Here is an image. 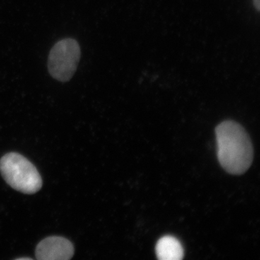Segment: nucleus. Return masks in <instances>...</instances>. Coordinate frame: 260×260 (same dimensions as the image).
I'll return each instance as SVG.
<instances>
[{
	"label": "nucleus",
	"instance_id": "1",
	"mask_svg": "<svg viewBox=\"0 0 260 260\" xmlns=\"http://www.w3.org/2000/svg\"><path fill=\"white\" fill-rule=\"evenodd\" d=\"M215 135L221 167L229 174H244L254 158L252 144L245 129L236 121H225L217 126Z\"/></svg>",
	"mask_w": 260,
	"mask_h": 260
},
{
	"label": "nucleus",
	"instance_id": "2",
	"mask_svg": "<svg viewBox=\"0 0 260 260\" xmlns=\"http://www.w3.org/2000/svg\"><path fill=\"white\" fill-rule=\"evenodd\" d=\"M0 172L11 187L24 194H34L42 188L37 168L20 154L9 153L0 159Z\"/></svg>",
	"mask_w": 260,
	"mask_h": 260
},
{
	"label": "nucleus",
	"instance_id": "3",
	"mask_svg": "<svg viewBox=\"0 0 260 260\" xmlns=\"http://www.w3.org/2000/svg\"><path fill=\"white\" fill-rule=\"evenodd\" d=\"M80 59V48L77 41L65 39L53 47L48 59V69L52 78L68 82L73 78Z\"/></svg>",
	"mask_w": 260,
	"mask_h": 260
},
{
	"label": "nucleus",
	"instance_id": "4",
	"mask_svg": "<svg viewBox=\"0 0 260 260\" xmlns=\"http://www.w3.org/2000/svg\"><path fill=\"white\" fill-rule=\"evenodd\" d=\"M74 251V246L68 239L51 237L38 244L36 257L39 260H68L73 257Z\"/></svg>",
	"mask_w": 260,
	"mask_h": 260
},
{
	"label": "nucleus",
	"instance_id": "5",
	"mask_svg": "<svg viewBox=\"0 0 260 260\" xmlns=\"http://www.w3.org/2000/svg\"><path fill=\"white\" fill-rule=\"evenodd\" d=\"M155 251L160 260H180L184 256V249L180 242L171 236L159 239Z\"/></svg>",
	"mask_w": 260,
	"mask_h": 260
},
{
	"label": "nucleus",
	"instance_id": "6",
	"mask_svg": "<svg viewBox=\"0 0 260 260\" xmlns=\"http://www.w3.org/2000/svg\"><path fill=\"white\" fill-rule=\"evenodd\" d=\"M253 4L257 11H259L260 10V0H253Z\"/></svg>",
	"mask_w": 260,
	"mask_h": 260
},
{
	"label": "nucleus",
	"instance_id": "7",
	"mask_svg": "<svg viewBox=\"0 0 260 260\" xmlns=\"http://www.w3.org/2000/svg\"><path fill=\"white\" fill-rule=\"evenodd\" d=\"M32 259L30 257H21V258H18V259Z\"/></svg>",
	"mask_w": 260,
	"mask_h": 260
}]
</instances>
